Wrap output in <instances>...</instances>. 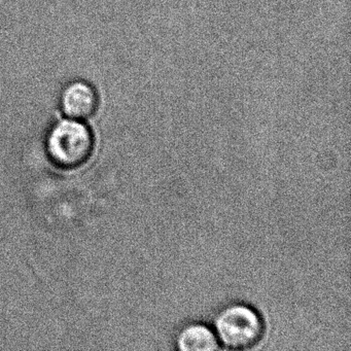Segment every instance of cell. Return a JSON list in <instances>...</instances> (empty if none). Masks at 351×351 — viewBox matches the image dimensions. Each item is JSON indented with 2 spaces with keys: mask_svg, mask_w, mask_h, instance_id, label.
<instances>
[{
  "mask_svg": "<svg viewBox=\"0 0 351 351\" xmlns=\"http://www.w3.org/2000/svg\"><path fill=\"white\" fill-rule=\"evenodd\" d=\"M60 106L67 118L85 121L97 112L99 94L89 82L75 80L69 82L61 91Z\"/></svg>",
  "mask_w": 351,
  "mask_h": 351,
  "instance_id": "obj_3",
  "label": "cell"
},
{
  "mask_svg": "<svg viewBox=\"0 0 351 351\" xmlns=\"http://www.w3.org/2000/svg\"><path fill=\"white\" fill-rule=\"evenodd\" d=\"M219 341L232 349L254 346L262 338L264 324L256 310L247 305L234 304L221 310L215 320Z\"/></svg>",
  "mask_w": 351,
  "mask_h": 351,
  "instance_id": "obj_2",
  "label": "cell"
},
{
  "mask_svg": "<svg viewBox=\"0 0 351 351\" xmlns=\"http://www.w3.org/2000/svg\"><path fill=\"white\" fill-rule=\"evenodd\" d=\"M178 347L182 351H210L219 348V341L206 326L190 324L178 337Z\"/></svg>",
  "mask_w": 351,
  "mask_h": 351,
  "instance_id": "obj_4",
  "label": "cell"
},
{
  "mask_svg": "<svg viewBox=\"0 0 351 351\" xmlns=\"http://www.w3.org/2000/svg\"><path fill=\"white\" fill-rule=\"evenodd\" d=\"M94 136L83 121L65 119L55 124L47 139V151L55 165L73 169L83 165L93 153Z\"/></svg>",
  "mask_w": 351,
  "mask_h": 351,
  "instance_id": "obj_1",
  "label": "cell"
}]
</instances>
